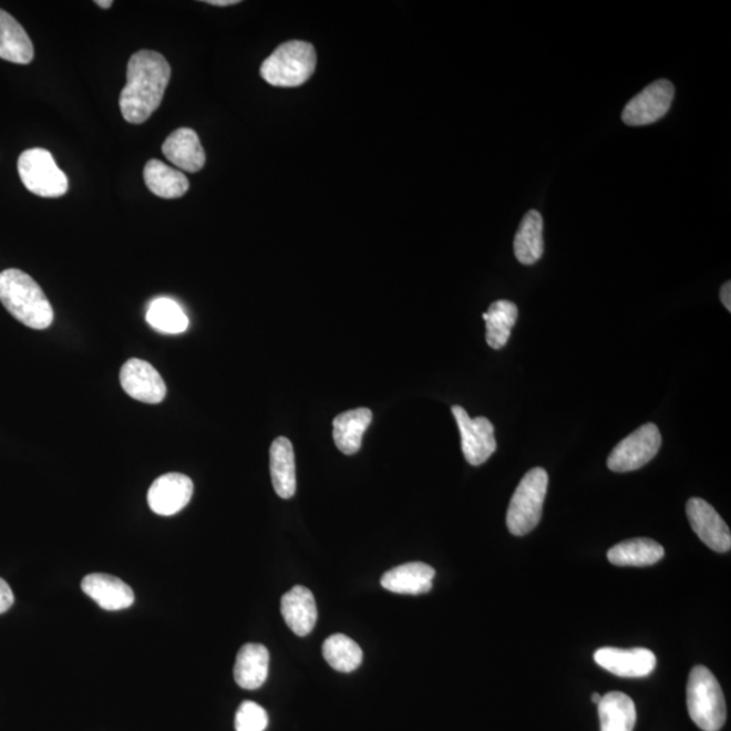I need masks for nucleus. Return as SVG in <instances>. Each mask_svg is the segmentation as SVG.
<instances>
[{"mask_svg":"<svg viewBox=\"0 0 731 731\" xmlns=\"http://www.w3.org/2000/svg\"><path fill=\"white\" fill-rule=\"evenodd\" d=\"M207 4L212 6H218V8H225V6H234V4H239V0H207L205 2Z\"/></svg>","mask_w":731,"mask_h":731,"instance_id":"2f4dec72","label":"nucleus"},{"mask_svg":"<svg viewBox=\"0 0 731 731\" xmlns=\"http://www.w3.org/2000/svg\"><path fill=\"white\" fill-rule=\"evenodd\" d=\"M675 97L673 84L660 79L644 89L627 103L621 120L629 126L655 124L669 112Z\"/></svg>","mask_w":731,"mask_h":731,"instance_id":"1a4fd4ad","label":"nucleus"},{"mask_svg":"<svg viewBox=\"0 0 731 731\" xmlns=\"http://www.w3.org/2000/svg\"><path fill=\"white\" fill-rule=\"evenodd\" d=\"M162 151L174 166L187 171V173H198L205 166V151L200 145L198 134L191 127H181L171 133L164 142Z\"/></svg>","mask_w":731,"mask_h":731,"instance_id":"2eb2a0df","label":"nucleus"},{"mask_svg":"<svg viewBox=\"0 0 731 731\" xmlns=\"http://www.w3.org/2000/svg\"><path fill=\"white\" fill-rule=\"evenodd\" d=\"M169 78L171 66L163 54L148 49L134 53L120 96L122 117L134 125L148 120L161 106Z\"/></svg>","mask_w":731,"mask_h":731,"instance_id":"f257e3e1","label":"nucleus"},{"mask_svg":"<svg viewBox=\"0 0 731 731\" xmlns=\"http://www.w3.org/2000/svg\"><path fill=\"white\" fill-rule=\"evenodd\" d=\"M146 322L162 333H182L188 328V317L181 305L171 298H155L145 316Z\"/></svg>","mask_w":731,"mask_h":731,"instance_id":"cd10ccee","label":"nucleus"},{"mask_svg":"<svg viewBox=\"0 0 731 731\" xmlns=\"http://www.w3.org/2000/svg\"><path fill=\"white\" fill-rule=\"evenodd\" d=\"M270 666V653L260 644L244 645L236 657L235 680L244 690H258L265 684Z\"/></svg>","mask_w":731,"mask_h":731,"instance_id":"a211bd4d","label":"nucleus"},{"mask_svg":"<svg viewBox=\"0 0 731 731\" xmlns=\"http://www.w3.org/2000/svg\"><path fill=\"white\" fill-rule=\"evenodd\" d=\"M435 569L423 563H410L390 569L381 578L389 593L399 595H423L432 589Z\"/></svg>","mask_w":731,"mask_h":731,"instance_id":"f3484780","label":"nucleus"},{"mask_svg":"<svg viewBox=\"0 0 731 731\" xmlns=\"http://www.w3.org/2000/svg\"><path fill=\"white\" fill-rule=\"evenodd\" d=\"M687 516L693 533L711 550L717 553H728L730 550L731 534L728 524L706 500L699 497L688 500Z\"/></svg>","mask_w":731,"mask_h":731,"instance_id":"9b49d317","label":"nucleus"},{"mask_svg":"<svg viewBox=\"0 0 731 731\" xmlns=\"http://www.w3.org/2000/svg\"><path fill=\"white\" fill-rule=\"evenodd\" d=\"M663 556H666L663 547L649 538L620 542L607 553L609 563L617 566H650L657 564Z\"/></svg>","mask_w":731,"mask_h":731,"instance_id":"393cba45","label":"nucleus"},{"mask_svg":"<svg viewBox=\"0 0 731 731\" xmlns=\"http://www.w3.org/2000/svg\"><path fill=\"white\" fill-rule=\"evenodd\" d=\"M548 486L545 469L534 467L517 485L507 512V527L516 536L527 535L538 526Z\"/></svg>","mask_w":731,"mask_h":731,"instance_id":"39448f33","label":"nucleus"},{"mask_svg":"<svg viewBox=\"0 0 731 731\" xmlns=\"http://www.w3.org/2000/svg\"><path fill=\"white\" fill-rule=\"evenodd\" d=\"M270 471L274 490L279 497L291 498L296 495V456L288 437L279 436L270 449Z\"/></svg>","mask_w":731,"mask_h":731,"instance_id":"6ab92c4d","label":"nucleus"},{"mask_svg":"<svg viewBox=\"0 0 731 731\" xmlns=\"http://www.w3.org/2000/svg\"><path fill=\"white\" fill-rule=\"evenodd\" d=\"M461 432L463 455L471 465H483L497 449L495 426L486 418L469 416L460 405L451 408Z\"/></svg>","mask_w":731,"mask_h":731,"instance_id":"6e6552de","label":"nucleus"},{"mask_svg":"<svg viewBox=\"0 0 731 731\" xmlns=\"http://www.w3.org/2000/svg\"><path fill=\"white\" fill-rule=\"evenodd\" d=\"M597 666L619 678H646L653 672L657 658L653 651L644 648H601L595 653Z\"/></svg>","mask_w":731,"mask_h":731,"instance_id":"ddd939ff","label":"nucleus"},{"mask_svg":"<svg viewBox=\"0 0 731 731\" xmlns=\"http://www.w3.org/2000/svg\"><path fill=\"white\" fill-rule=\"evenodd\" d=\"M18 173L24 187L39 197L59 198L69 191V179L47 150L24 151L18 158Z\"/></svg>","mask_w":731,"mask_h":731,"instance_id":"423d86ee","label":"nucleus"},{"mask_svg":"<svg viewBox=\"0 0 731 731\" xmlns=\"http://www.w3.org/2000/svg\"><path fill=\"white\" fill-rule=\"evenodd\" d=\"M662 437L653 423L639 426L631 435L617 444L607 460L609 471L627 473L638 471L649 463L660 451Z\"/></svg>","mask_w":731,"mask_h":731,"instance_id":"0eeeda50","label":"nucleus"},{"mask_svg":"<svg viewBox=\"0 0 731 731\" xmlns=\"http://www.w3.org/2000/svg\"><path fill=\"white\" fill-rule=\"evenodd\" d=\"M601 698H603V697H600L599 693H594V694H593V702H594L595 704H599Z\"/></svg>","mask_w":731,"mask_h":731,"instance_id":"72a5a7b5","label":"nucleus"},{"mask_svg":"<svg viewBox=\"0 0 731 731\" xmlns=\"http://www.w3.org/2000/svg\"><path fill=\"white\" fill-rule=\"evenodd\" d=\"M96 6H100L101 9H110L113 6V0H96Z\"/></svg>","mask_w":731,"mask_h":731,"instance_id":"473e14b6","label":"nucleus"},{"mask_svg":"<svg viewBox=\"0 0 731 731\" xmlns=\"http://www.w3.org/2000/svg\"><path fill=\"white\" fill-rule=\"evenodd\" d=\"M721 301L723 303V307L727 308L730 312V310H731V284H730V280H728V282L722 286Z\"/></svg>","mask_w":731,"mask_h":731,"instance_id":"7c9ffc66","label":"nucleus"},{"mask_svg":"<svg viewBox=\"0 0 731 731\" xmlns=\"http://www.w3.org/2000/svg\"><path fill=\"white\" fill-rule=\"evenodd\" d=\"M144 182L152 193L166 199L181 198L191 187L185 174L156 158L145 164Z\"/></svg>","mask_w":731,"mask_h":731,"instance_id":"b1692460","label":"nucleus"},{"mask_svg":"<svg viewBox=\"0 0 731 731\" xmlns=\"http://www.w3.org/2000/svg\"><path fill=\"white\" fill-rule=\"evenodd\" d=\"M373 420V412L369 408L347 411L333 419V441L346 455L357 454L362 447L366 430Z\"/></svg>","mask_w":731,"mask_h":731,"instance_id":"412c9836","label":"nucleus"},{"mask_svg":"<svg viewBox=\"0 0 731 731\" xmlns=\"http://www.w3.org/2000/svg\"><path fill=\"white\" fill-rule=\"evenodd\" d=\"M120 381L132 399L158 404L167 394V387L158 371L148 362L133 358L122 366Z\"/></svg>","mask_w":731,"mask_h":731,"instance_id":"9d476101","label":"nucleus"},{"mask_svg":"<svg viewBox=\"0 0 731 731\" xmlns=\"http://www.w3.org/2000/svg\"><path fill=\"white\" fill-rule=\"evenodd\" d=\"M687 707L694 724L703 731H719L727 722V702L715 676L706 667L691 670L687 684Z\"/></svg>","mask_w":731,"mask_h":731,"instance_id":"20e7f679","label":"nucleus"},{"mask_svg":"<svg viewBox=\"0 0 731 731\" xmlns=\"http://www.w3.org/2000/svg\"><path fill=\"white\" fill-rule=\"evenodd\" d=\"M82 589L106 611H121L134 603L133 589L120 578L105 573H91L82 581Z\"/></svg>","mask_w":731,"mask_h":731,"instance_id":"4468645a","label":"nucleus"},{"mask_svg":"<svg viewBox=\"0 0 731 731\" xmlns=\"http://www.w3.org/2000/svg\"><path fill=\"white\" fill-rule=\"evenodd\" d=\"M317 54L312 44L289 41L279 45L260 66V75L276 87H298L312 78Z\"/></svg>","mask_w":731,"mask_h":731,"instance_id":"7ed1b4c3","label":"nucleus"},{"mask_svg":"<svg viewBox=\"0 0 731 731\" xmlns=\"http://www.w3.org/2000/svg\"><path fill=\"white\" fill-rule=\"evenodd\" d=\"M191 477L181 473H167L155 480L148 491L150 508L161 516H173L186 507L193 497Z\"/></svg>","mask_w":731,"mask_h":731,"instance_id":"f8f14e48","label":"nucleus"},{"mask_svg":"<svg viewBox=\"0 0 731 731\" xmlns=\"http://www.w3.org/2000/svg\"><path fill=\"white\" fill-rule=\"evenodd\" d=\"M516 259L524 266H533L544 255V218L538 210H529L523 217L514 241Z\"/></svg>","mask_w":731,"mask_h":731,"instance_id":"4be33fe9","label":"nucleus"},{"mask_svg":"<svg viewBox=\"0 0 731 731\" xmlns=\"http://www.w3.org/2000/svg\"><path fill=\"white\" fill-rule=\"evenodd\" d=\"M268 715L264 707L255 702H243L236 712V731H265Z\"/></svg>","mask_w":731,"mask_h":731,"instance_id":"c85d7f7f","label":"nucleus"},{"mask_svg":"<svg viewBox=\"0 0 731 731\" xmlns=\"http://www.w3.org/2000/svg\"><path fill=\"white\" fill-rule=\"evenodd\" d=\"M34 47L21 23L0 9V59L16 64L32 63Z\"/></svg>","mask_w":731,"mask_h":731,"instance_id":"aec40b11","label":"nucleus"},{"mask_svg":"<svg viewBox=\"0 0 731 731\" xmlns=\"http://www.w3.org/2000/svg\"><path fill=\"white\" fill-rule=\"evenodd\" d=\"M322 656L338 672L350 673L361 667L363 651L353 639L344 634H334L322 645Z\"/></svg>","mask_w":731,"mask_h":731,"instance_id":"bb28decb","label":"nucleus"},{"mask_svg":"<svg viewBox=\"0 0 731 731\" xmlns=\"http://www.w3.org/2000/svg\"><path fill=\"white\" fill-rule=\"evenodd\" d=\"M280 611L286 625L298 637H307L312 632L317 621L315 596L308 588L297 585L282 597Z\"/></svg>","mask_w":731,"mask_h":731,"instance_id":"dca6fc26","label":"nucleus"},{"mask_svg":"<svg viewBox=\"0 0 731 731\" xmlns=\"http://www.w3.org/2000/svg\"><path fill=\"white\" fill-rule=\"evenodd\" d=\"M517 307L514 302L498 300L483 315L486 322V343L493 350H502L508 343L512 328L516 325Z\"/></svg>","mask_w":731,"mask_h":731,"instance_id":"a878e982","label":"nucleus"},{"mask_svg":"<svg viewBox=\"0 0 731 731\" xmlns=\"http://www.w3.org/2000/svg\"><path fill=\"white\" fill-rule=\"evenodd\" d=\"M600 731H632L637 722V709L632 699L624 692H608L597 704Z\"/></svg>","mask_w":731,"mask_h":731,"instance_id":"5701e85b","label":"nucleus"},{"mask_svg":"<svg viewBox=\"0 0 731 731\" xmlns=\"http://www.w3.org/2000/svg\"><path fill=\"white\" fill-rule=\"evenodd\" d=\"M0 302L29 328L42 331L52 326V305L40 285L27 272L17 268L0 272Z\"/></svg>","mask_w":731,"mask_h":731,"instance_id":"f03ea898","label":"nucleus"},{"mask_svg":"<svg viewBox=\"0 0 731 731\" xmlns=\"http://www.w3.org/2000/svg\"><path fill=\"white\" fill-rule=\"evenodd\" d=\"M12 605H14V594H12L10 585L0 578V614L9 611Z\"/></svg>","mask_w":731,"mask_h":731,"instance_id":"c756f323","label":"nucleus"}]
</instances>
